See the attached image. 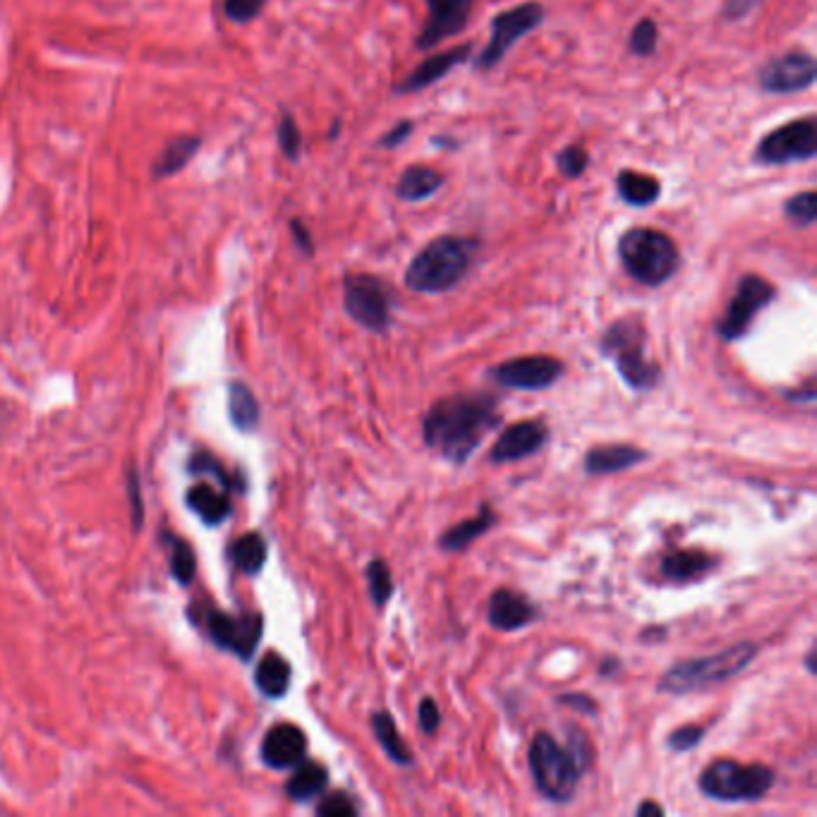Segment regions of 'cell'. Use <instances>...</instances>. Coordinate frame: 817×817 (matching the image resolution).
Masks as SVG:
<instances>
[{
  "label": "cell",
  "mask_w": 817,
  "mask_h": 817,
  "mask_svg": "<svg viewBox=\"0 0 817 817\" xmlns=\"http://www.w3.org/2000/svg\"><path fill=\"white\" fill-rule=\"evenodd\" d=\"M544 20V8L535 0L518 5V8L501 12L492 20V39L484 46V51L477 58V68L494 70L504 60V56L516 46L518 39L537 29Z\"/></svg>",
  "instance_id": "cell-9"
},
{
  "label": "cell",
  "mask_w": 817,
  "mask_h": 817,
  "mask_svg": "<svg viewBox=\"0 0 817 817\" xmlns=\"http://www.w3.org/2000/svg\"><path fill=\"white\" fill-rule=\"evenodd\" d=\"M254 679H257L259 691L269 698H281L286 695L290 686V664L276 652L266 655L262 662L257 664V671H254Z\"/></svg>",
  "instance_id": "cell-27"
},
{
  "label": "cell",
  "mask_w": 817,
  "mask_h": 817,
  "mask_svg": "<svg viewBox=\"0 0 817 817\" xmlns=\"http://www.w3.org/2000/svg\"><path fill=\"white\" fill-rule=\"evenodd\" d=\"M209 631L211 638L226 650H233L242 659H250L259 638H262V616L245 614L231 616L223 611H211L209 614Z\"/></svg>",
  "instance_id": "cell-15"
},
{
  "label": "cell",
  "mask_w": 817,
  "mask_h": 817,
  "mask_svg": "<svg viewBox=\"0 0 817 817\" xmlns=\"http://www.w3.org/2000/svg\"><path fill=\"white\" fill-rule=\"evenodd\" d=\"M307 753V738L298 726L278 724L269 731L262 743V758L274 770H288L300 765Z\"/></svg>",
  "instance_id": "cell-18"
},
{
  "label": "cell",
  "mask_w": 817,
  "mask_h": 817,
  "mask_svg": "<svg viewBox=\"0 0 817 817\" xmlns=\"http://www.w3.org/2000/svg\"><path fill=\"white\" fill-rule=\"evenodd\" d=\"M714 566L712 556L705 552H693V549H683V552H671L664 556L662 561V576L671 580V583H691V580L700 578Z\"/></svg>",
  "instance_id": "cell-22"
},
{
  "label": "cell",
  "mask_w": 817,
  "mask_h": 817,
  "mask_svg": "<svg viewBox=\"0 0 817 817\" xmlns=\"http://www.w3.org/2000/svg\"><path fill=\"white\" fill-rule=\"evenodd\" d=\"M705 736V729L698 724H686L681 729H676L674 734L669 736V748L676 750V753H683V750H693Z\"/></svg>",
  "instance_id": "cell-39"
},
{
  "label": "cell",
  "mask_w": 817,
  "mask_h": 817,
  "mask_svg": "<svg viewBox=\"0 0 817 817\" xmlns=\"http://www.w3.org/2000/svg\"><path fill=\"white\" fill-rule=\"evenodd\" d=\"M499 425L496 401L487 393L441 398L425 417V441L451 463H465Z\"/></svg>",
  "instance_id": "cell-1"
},
{
  "label": "cell",
  "mask_w": 817,
  "mask_h": 817,
  "mask_svg": "<svg viewBox=\"0 0 817 817\" xmlns=\"http://www.w3.org/2000/svg\"><path fill=\"white\" fill-rule=\"evenodd\" d=\"M755 5H758V0H729L724 8V17L726 20H741Z\"/></svg>",
  "instance_id": "cell-43"
},
{
  "label": "cell",
  "mask_w": 817,
  "mask_h": 817,
  "mask_svg": "<svg viewBox=\"0 0 817 817\" xmlns=\"http://www.w3.org/2000/svg\"><path fill=\"white\" fill-rule=\"evenodd\" d=\"M475 250V240L441 235L410 262L405 271V286L425 295H439L456 288L468 274Z\"/></svg>",
  "instance_id": "cell-2"
},
{
  "label": "cell",
  "mask_w": 817,
  "mask_h": 817,
  "mask_svg": "<svg viewBox=\"0 0 817 817\" xmlns=\"http://www.w3.org/2000/svg\"><path fill=\"white\" fill-rule=\"evenodd\" d=\"M561 702L568 707H573V710H580V712H590L595 714L597 712V705L595 700L587 698V695H580V693H571V695H561Z\"/></svg>",
  "instance_id": "cell-45"
},
{
  "label": "cell",
  "mask_w": 817,
  "mask_h": 817,
  "mask_svg": "<svg viewBox=\"0 0 817 817\" xmlns=\"http://www.w3.org/2000/svg\"><path fill=\"white\" fill-rule=\"evenodd\" d=\"M587 163H590V156H587V151L583 147H578V144L561 149L559 156H556V168H559V173L571 180H576L585 173Z\"/></svg>",
  "instance_id": "cell-35"
},
{
  "label": "cell",
  "mask_w": 817,
  "mask_h": 817,
  "mask_svg": "<svg viewBox=\"0 0 817 817\" xmlns=\"http://www.w3.org/2000/svg\"><path fill=\"white\" fill-rule=\"evenodd\" d=\"M616 190L623 202L631 207H650L662 195V183L647 173L621 171L616 175Z\"/></svg>",
  "instance_id": "cell-23"
},
{
  "label": "cell",
  "mask_w": 817,
  "mask_h": 817,
  "mask_svg": "<svg viewBox=\"0 0 817 817\" xmlns=\"http://www.w3.org/2000/svg\"><path fill=\"white\" fill-rule=\"evenodd\" d=\"M171 568H173V576L178 578L183 585L190 583L192 576H195V556H192L190 547H187L185 542L173 544Z\"/></svg>",
  "instance_id": "cell-37"
},
{
  "label": "cell",
  "mask_w": 817,
  "mask_h": 817,
  "mask_svg": "<svg viewBox=\"0 0 817 817\" xmlns=\"http://www.w3.org/2000/svg\"><path fill=\"white\" fill-rule=\"evenodd\" d=\"M317 813L322 817H353L357 813V808L346 794H334L319 803Z\"/></svg>",
  "instance_id": "cell-40"
},
{
  "label": "cell",
  "mask_w": 817,
  "mask_h": 817,
  "mask_svg": "<svg viewBox=\"0 0 817 817\" xmlns=\"http://www.w3.org/2000/svg\"><path fill=\"white\" fill-rule=\"evenodd\" d=\"M266 0H226L223 3V10H226V17L233 22H250L259 12L264 10Z\"/></svg>",
  "instance_id": "cell-38"
},
{
  "label": "cell",
  "mask_w": 817,
  "mask_h": 817,
  "mask_svg": "<svg viewBox=\"0 0 817 817\" xmlns=\"http://www.w3.org/2000/svg\"><path fill=\"white\" fill-rule=\"evenodd\" d=\"M233 561L242 573H259L266 561V542L262 535L250 532L233 544Z\"/></svg>",
  "instance_id": "cell-30"
},
{
  "label": "cell",
  "mask_w": 817,
  "mask_h": 817,
  "mask_svg": "<svg viewBox=\"0 0 817 817\" xmlns=\"http://www.w3.org/2000/svg\"><path fill=\"white\" fill-rule=\"evenodd\" d=\"M815 58L806 51H791L767 60L758 70V82L767 94H796L813 87Z\"/></svg>",
  "instance_id": "cell-12"
},
{
  "label": "cell",
  "mask_w": 817,
  "mask_h": 817,
  "mask_svg": "<svg viewBox=\"0 0 817 817\" xmlns=\"http://www.w3.org/2000/svg\"><path fill=\"white\" fill-rule=\"evenodd\" d=\"M547 444V425L542 420L516 422L496 439L492 449L494 463H513L528 458Z\"/></svg>",
  "instance_id": "cell-16"
},
{
  "label": "cell",
  "mask_w": 817,
  "mask_h": 817,
  "mask_svg": "<svg viewBox=\"0 0 817 817\" xmlns=\"http://www.w3.org/2000/svg\"><path fill=\"white\" fill-rule=\"evenodd\" d=\"M367 580H369V595H372V602L377 607H384L393 595V580L391 571L386 568V564L381 559H374L372 564L367 566Z\"/></svg>",
  "instance_id": "cell-33"
},
{
  "label": "cell",
  "mask_w": 817,
  "mask_h": 817,
  "mask_svg": "<svg viewBox=\"0 0 817 817\" xmlns=\"http://www.w3.org/2000/svg\"><path fill=\"white\" fill-rule=\"evenodd\" d=\"M638 815H664V808L657 806V803H643V806L638 808Z\"/></svg>",
  "instance_id": "cell-46"
},
{
  "label": "cell",
  "mask_w": 817,
  "mask_h": 817,
  "mask_svg": "<svg viewBox=\"0 0 817 817\" xmlns=\"http://www.w3.org/2000/svg\"><path fill=\"white\" fill-rule=\"evenodd\" d=\"M231 417L240 429H254L259 420V405L245 384L231 386Z\"/></svg>",
  "instance_id": "cell-31"
},
{
  "label": "cell",
  "mask_w": 817,
  "mask_h": 817,
  "mask_svg": "<svg viewBox=\"0 0 817 817\" xmlns=\"http://www.w3.org/2000/svg\"><path fill=\"white\" fill-rule=\"evenodd\" d=\"M470 53H472L470 44L449 48V51H444V53H434L432 58L422 60V63L417 65V68L410 72L405 80L398 82L396 87H393V92H396V94H415V92H422V89L432 87V84L439 82L441 77L449 75L453 68L468 63Z\"/></svg>",
  "instance_id": "cell-17"
},
{
  "label": "cell",
  "mask_w": 817,
  "mask_h": 817,
  "mask_svg": "<svg viewBox=\"0 0 817 817\" xmlns=\"http://www.w3.org/2000/svg\"><path fill=\"white\" fill-rule=\"evenodd\" d=\"M278 147H281V151L288 156L290 161L298 159L300 147H302V135H300L298 123H295V118L288 116V113L281 118V125H278Z\"/></svg>",
  "instance_id": "cell-36"
},
{
  "label": "cell",
  "mask_w": 817,
  "mask_h": 817,
  "mask_svg": "<svg viewBox=\"0 0 817 817\" xmlns=\"http://www.w3.org/2000/svg\"><path fill=\"white\" fill-rule=\"evenodd\" d=\"M326 784H329L326 767L319 765V762H305L288 782V796L293 801H310V798L322 794Z\"/></svg>",
  "instance_id": "cell-28"
},
{
  "label": "cell",
  "mask_w": 817,
  "mask_h": 817,
  "mask_svg": "<svg viewBox=\"0 0 817 817\" xmlns=\"http://www.w3.org/2000/svg\"><path fill=\"white\" fill-rule=\"evenodd\" d=\"M619 257L626 274L650 288L667 283L681 264L676 242L655 228H631L623 233L619 240Z\"/></svg>",
  "instance_id": "cell-3"
},
{
  "label": "cell",
  "mask_w": 817,
  "mask_h": 817,
  "mask_svg": "<svg viewBox=\"0 0 817 817\" xmlns=\"http://www.w3.org/2000/svg\"><path fill=\"white\" fill-rule=\"evenodd\" d=\"M530 770L537 791L556 803L571 801L583 767L573 758L571 750L559 746L554 736L537 734L530 746Z\"/></svg>",
  "instance_id": "cell-5"
},
{
  "label": "cell",
  "mask_w": 817,
  "mask_h": 817,
  "mask_svg": "<svg viewBox=\"0 0 817 817\" xmlns=\"http://www.w3.org/2000/svg\"><path fill=\"white\" fill-rule=\"evenodd\" d=\"M290 231H293V238H295V242H298V245H300L302 252H305V254H312V252H314V242H312V238H310V231H307V228H305V223L298 221V219H293V221H290Z\"/></svg>",
  "instance_id": "cell-44"
},
{
  "label": "cell",
  "mask_w": 817,
  "mask_h": 817,
  "mask_svg": "<svg viewBox=\"0 0 817 817\" xmlns=\"http://www.w3.org/2000/svg\"><path fill=\"white\" fill-rule=\"evenodd\" d=\"M187 504L192 506V511L207 525H219L231 516V499H228V494L209 487V484H199V487L190 489Z\"/></svg>",
  "instance_id": "cell-24"
},
{
  "label": "cell",
  "mask_w": 817,
  "mask_h": 817,
  "mask_svg": "<svg viewBox=\"0 0 817 817\" xmlns=\"http://www.w3.org/2000/svg\"><path fill=\"white\" fill-rule=\"evenodd\" d=\"M774 784V772L765 765H741L734 760H714L700 774V789L714 801H760Z\"/></svg>",
  "instance_id": "cell-7"
},
{
  "label": "cell",
  "mask_w": 817,
  "mask_h": 817,
  "mask_svg": "<svg viewBox=\"0 0 817 817\" xmlns=\"http://www.w3.org/2000/svg\"><path fill=\"white\" fill-rule=\"evenodd\" d=\"M417 717H420V726L425 734H434L441 724V712L439 705L432 698H425L420 702V710H417Z\"/></svg>",
  "instance_id": "cell-41"
},
{
  "label": "cell",
  "mask_w": 817,
  "mask_h": 817,
  "mask_svg": "<svg viewBox=\"0 0 817 817\" xmlns=\"http://www.w3.org/2000/svg\"><path fill=\"white\" fill-rule=\"evenodd\" d=\"M494 523H496V516L492 508L482 506V511L477 513L475 518L463 520V523L453 525V528L446 530V535L441 537V547L449 549V552H463L468 544L480 540L484 532L492 530Z\"/></svg>",
  "instance_id": "cell-25"
},
{
  "label": "cell",
  "mask_w": 817,
  "mask_h": 817,
  "mask_svg": "<svg viewBox=\"0 0 817 817\" xmlns=\"http://www.w3.org/2000/svg\"><path fill=\"white\" fill-rule=\"evenodd\" d=\"M602 353L619 367L623 381L635 391L652 389L659 381V367L645 357V329L638 319H621L604 334Z\"/></svg>",
  "instance_id": "cell-6"
},
{
  "label": "cell",
  "mask_w": 817,
  "mask_h": 817,
  "mask_svg": "<svg viewBox=\"0 0 817 817\" xmlns=\"http://www.w3.org/2000/svg\"><path fill=\"white\" fill-rule=\"evenodd\" d=\"M537 611L530 604L528 597H523L516 590H496L492 599H489L487 619L499 631H518V628L528 626L535 619Z\"/></svg>",
  "instance_id": "cell-19"
},
{
  "label": "cell",
  "mask_w": 817,
  "mask_h": 817,
  "mask_svg": "<svg viewBox=\"0 0 817 817\" xmlns=\"http://www.w3.org/2000/svg\"><path fill=\"white\" fill-rule=\"evenodd\" d=\"M755 655H758V647L753 643H738L726 647L724 652H717V655L686 659V662H679L662 676L659 688L674 695L700 691V688L712 686V683L734 679L736 674L748 669Z\"/></svg>",
  "instance_id": "cell-4"
},
{
  "label": "cell",
  "mask_w": 817,
  "mask_h": 817,
  "mask_svg": "<svg viewBox=\"0 0 817 817\" xmlns=\"http://www.w3.org/2000/svg\"><path fill=\"white\" fill-rule=\"evenodd\" d=\"M777 295V288L772 286L765 278L748 274L738 281L734 298H731L729 307H726L724 317L719 319L717 324V334L724 341H738L741 336H746V331L753 324L755 314L760 310H765L767 305L774 300Z\"/></svg>",
  "instance_id": "cell-10"
},
{
  "label": "cell",
  "mask_w": 817,
  "mask_h": 817,
  "mask_svg": "<svg viewBox=\"0 0 817 817\" xmlns=\"http://www.w3.org/2000/svg\"><path fill=\"white\" fill-rule=\"evenodd\" d=\"M372 729L377 741L381 743V748L386 750V755H389L393 762H398V765H410V750L405 748L403 738L396 729V722H393L389 712H374Z\"/></svg>",
  "instance_id": "cell-29"
},
{
  "label": "cell",
  "mask_w": 817,
  "mask_h": 817,
  "mask_svg": "<svg viewBox=\"0 0 817 817\" xmlns=\"http://www.w3.org/2000/svg\"><path fill=\"white\" fill-rule=\"evenodd\" d=\"M202 147L199 137H175L166 149L161 151L159 159L154 163V178H168V175H175L178 171L195 159V154Z\"/></svg>",
  "instance_id": "cell-26"
},
{
  "label": "cell",
  "mask_w": 817,
  "mask_h": 817,
  "mask_svg": "<svg viewBox=\"0 0 817 817\" xmlns=\"http://www.w3.org/2000/svg\"><path fill=\"white\" fill-rule=\"evenodd\" d=\"M346 312L367 331H384L391 324V295L379 278L369 274L346 276Z\"/></svg>",
  "instance_id": "cell-11"
},
{
  "label": "cell",
  "mask_w": 817,
  "mask_h": 817,
  "mask_svg": "<svg viewBox=\"0 0 817 817\" xmlns=\"http://www.w3.org/2000/svg\"><path fill=\"white\" fill-rule=\"evenodd\" d=\"M434 144H439V147H456V142H453V139H441V137L434 139Z\"/></svg>",
  "instance_id": "cell-47"
},
{
  "label": "cell",
  "mask_w": 817,
  "mask_h": 817,
  "mask_svg": "<svg viewBox=\"0 0 817 817\" xmlns=\"http://www.w3.org/2000/svg\"><path fill=\"white\" fill-rule=\"evenodd\" d=\"M564 374V362L549 355H525L492 369V377L508 389L542 391Z\"/></svg>",
  "instance_id": "cell-13"
},
{
  "label": "cell",
  "mask_w": 817,
  "mask_h": 817,
  "mask_svg": "<svg viewBox=\"0 0 817 817\" xmlns=\"http://www.w3.org/2000/svg\"><path fill=\"white\" fill-rule=\"evenodd\" d=\"M413 127H415L413 120H401V123L393 125L391 130L386 132V135L379 139V147H384V149H396V147H401L405 139L410 137V132H413Z\"/></svg>",
  "instance_id": "cell-42"
},
{
  "label": "cell",
  "mask_w": 817,
  "mask_h": 817,
  "mask_svg": "<svg viewBox=\"0 0 817 817\" xmlns=\"http://www.w3.org/2000/svg\"><path fill=\"white\" fill-rule=\"evenodd\" d=\"M475 0H427V24L417 36V48L429 51L441 41L461 34L470 20Z\"/></svg>",
  "instance_id": "cell-14"
},
{
  "label": "cell",
  "mask_w": 817,
  "mask_h": 817,
  "mask_svg": "<svg viewBox=\"0 0 817 817\" xmlns=\"http://www.w3.org/2000/svg\"><path fill=\"white\" fill-rule=\"evenodd\" d=\"M645 458H647V453L643 449H635V446H626V444L599 446V449L587 451L585 470L590 472V475H607V472H619V470L633 468V465L643 463Z\"/></svg>",
  "instance_id": "cell-20"
},
{
  "label": "cell",
  "mask_w": 817,
  "mask_h": 817,
  "mask_svg": "<svg viewBox=\"0 0 817 817\" xmlns=\"http://www.w3.org/2000/svg\"><path fill=\"white\" fill-rule=\"evenodd\" d=\"M784 211H786V219L794 223L796 228L813 226L817 219V195L813 190L798 192V195L786 199Z\"/></svg>",
  "instance_id": "cell-32"
},
{
  "label": "cell",
  "mask_w": 817,
  "mask_h": 817,
  "mask_svg": "<svg viewBox=\"0 0 817 817\" xmlns=\"http://www.w3.org/2000/svg\"><path fill=\"white\" fill-rule=\"evenodd\" d=\"M444 187V175L429 166L405 168L396 185V197L403 202H425Z\"/></svg>",
  "instance_id": "cell-21"
},
{
  "label": "cell",
  "mask_w": 817,
  "mask_h": 817,
  "mask_svg": "<svg viewBox=\"0 0 817 817\" xmlns=\"http://www.w3.org/2000/svg\"><path fill=\"white\" fill-rule=\"evenodd\" d=\"M815 154L817 120L808 116L772 130L755 149V161L762 166H786L794 161H810Z\"/></svg>",
  "instance_id": "cell-8"
},
{
  "label": "cell",
  "mask_w": 817,
  "mask_h": 817,
  "mask_svg": "<svg viewBox=\"0 0 817 817\" xmlns=\"http://www.w3.org/2000/svg\"><path fill=\"white\" fill-rule=\"evenodd\" d=\"M657 39H659V32H657L655 20H650V17H643V20H640L633 27L631 39H628V48H631L633 56L647 58V56H652V53H655Z\"/></svg>",
  "instance_id": "cell-34"
}]
</instances>
